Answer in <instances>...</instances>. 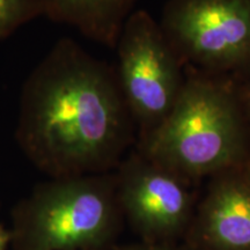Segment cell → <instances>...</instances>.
Segmentation results:
<instances>
[{
  "label": "cell",
  "mask_w": 250,
  "mask_h": 250,
  "mask_svg": "<svg viewBox=\"0 0 250 250\" xmlns=\"http://www.w3.org/2000/svg\"><path fill=\"white\" fill-rule=\"evenodd\" d=\"M134 131L116 72L72 42L59 43L28 81L19 139L56 176L108 167Z\"/></svg>",
  "instance_id": "cell-1"
},
{
  "label": "cell",
  "mask_w": 250,
  "mask_h": 250,
  "mask_svg": "<svg viewBox=\"0 0 250 250\" xmlns=\"http://www.w3.org/2000/svg\"><path fill=\"white\" fill-rule=\"evenodd\" d=\"M230 78L250 136V70Z\"/></svg>",
  "instance_id": "cell-10"
},
{
  "label": "cell",
  "mask_w": 250,
  "mask_h": 250,
  "mask_svg": "<svg viewBox=\"0 0 250 250\" xmlns=\"http://www.w3.org/2000/svg\"><path fill=\"white\" fill-rule=\"evenodd\" d=\"M116 184L121 208L134 226L148 235L173 232L191 211L188 181L139 152L125 162Z\"/></svg>",
  "instance_id": "cell-6"
},
{
  "label": "cell",
  "mask_w": 250,
  "mask_h": 250,
  "mask_svg": "<svg viewBox=\"0 0 250 250\" xmlns=\"http://www.w3.org/2000/svg\"><path fill=\"white\" fill-rule=\"evenodd\" d=\"M12 242V232H8L0 224V250H7V247Z\"/></svg>",
  "instance_id": "cell-11"
},
{
  "label": "cell",
  "mask_w": 250,
  "mask_h": 250,
  "mask_svg": "<svg viewBox=\"0 0 250 250\" xmlns=\"http://www.w3.org/2000/svg\"><path fill=\"white\" fill-rule=\"evenodd\" d=\"M58 15L101 44L116 46L136 0H49Z\"/></svg>",
  "instance_id": "cell-8"
},
{
  "label": "cell",
  "mask_w": 250,
  "mask_h": 250,
  "mask_svg": "<svg viewBox=\"0 0 250 250\" xmlns=\"http://www.w3.org/2000/svg\"><path fill=\"white\" fill-rule=\"evenodd\" d=\"M117 188L103 177L67 176L37 189L15 212L17 250H88L114 226Z\"/></svg>",
  "instance_id": "cell-3"
},
{
  "label": "cell",
  "mask_w": 250,
  "mask_h": 250,
  "mask_svg": "<svg viewBox=\"0 0 250 250\" xmlns=\"http://www.w3.org/2000/svg\"><path fill=\"white\" fill-rule=\"evenodd\" d=\"M187 71L176 104L138 152L184 180L214 176L250 161V136L230 77Z\"/></svg>",
  "instance_id": "cell-2"
},
{
  "label": "cell",
  "mask_w": 250,
  "mask_h": 250,
  "mask_svg": "<svg viewBox=\"0 0 250 250\" xmlns=\"http://www.w3.org/2000/svg\"><path fill=\"white\" fill-rule=\"evenodd\" d=\"M129 250H169V249L159 248V247H136V248H130Z\"/></svg>",
  "instance_id": "cell-12"
},
{
  "label": "cell",
  "mask_w": 250,
  "mask_h": 250,
  "mask_svg": "<svg viewBox=\"0 0 250 250\" xmlns=\"http://www.w3.org/2000/svg\"><path fill=\"white\" fill-rule=\"evenodd\" d=\"M29 0H0V36L8 34L27 15Z\"/></svg>",
  "instance_id": "cell-9"
},
{
  "label": "cell",
  "mask_w": 250,
  "mask_h": 250,
  "mask_svg": "<svg viewBox=\"0 0 250 250\" xmlns=\"http://www.w3.org/2000/svg\"><path fill=\"white\" fill-rule=\"evenodd\" d=\"M116 48L115 72L139 139L169 115L186 85L187 71L159 21L144 9L126 19Z\"/></svg>",
  "instance_id": "cell-5"
},
{
  "label": "cell",
  "mask_w": 250,
  "mask_h": 250,
  "mask_svg": "<svg viewBox=\"0 0 250 250\" xmlns=\"http://www.w3.org/2000/svg\"><path fill=\"white\" fill-rule=\"evenodd\" d=\"M201 220L219 250H250V161L214 175Z\"/></svg>",
  "instance_id": "cell-7"
},
{
  "label": "cell",
  "mask_w": 250,
  "mask_h": 250,
  "mask_svg": "<svg viewBox=\"0 0 250 250\" xmlns=\"http://www.w3.org/2000/svg\"><path fill=\"white\" fill-rule=\"evenodd\" d=\"M159 23L188 70L226 77L250 70V0H167Z\"/></svg>",
  "instance_id": "cell-4"
}]
</instances>
